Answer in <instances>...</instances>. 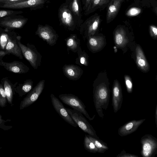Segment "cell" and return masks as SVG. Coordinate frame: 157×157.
Wrapping results in <instances>:
<instances>
[{"label": "cell", "instance_id": "cell-1", "mask_svg": "<svg viewBox=\"0 0 157 157\" xmlns=\"http://www.w3.org/2000/svg\"><path fill=\"white\" fill-rule=\"evenodd\" d=\"M106 75L99 74L93 84V99L96 112L100 117H104L103 110L107 109L109 101L110 90Z\"/></svg>", "mask_w": 157, "mask_h": 157}, {"label": "cell", "instance_id": "cell-2", "mask_svg": "<svg viewBox=\"0 0 157 157\" xmlns=\"http://www.w3.org/2000/svg\"><path fill=\"white\" fill-rule=\"evenodd\" d=\"M21 37L17 36V42L23 56L28 60L35 69H37L41 64L42 56L35 46L29 43L25 45L21 42Z\"/></svg>", "mask_w": 157, "mask_h": 157}, {"label": "cell", "instance_id": "cell-3", "mask_svg": "<svg viewBox=\"0 0 157 157\" xmlns=\"http://www.w3.org/2000/svg\"><path fill=\"white\" fill-rule=\"evenodd\" d=\"M66 109L73 120L82 130L88 135L99 139L93 127L81 112L74 109Z\"/></svg>", "mask_w": 157, "mask_h": 157}, {"label": "cell", "instance_id": "cell-4", "mask_svg": "<svg viewBox=\"0 0 157 157\" xmlns=\"http://www.w3.org/2000/svg\"><path fill=\"white\" fill-rule=\"evenodd\" d=\"M59 97L62 101L66 105L74 109L81 112L90 121L93 120L95 115L91 117L86 109V106L78 97L72 94H62Z\"/></svg>", "mask_w": 157, "mask_h": 157}, {"label": "cell", "instance_id": "cell-5", "mask_svg": "<svg viewBox=\"0 0 157 157\" xmlns=\"http://www.w3.org/2000/svg\"><path fill=\"white\" fill-rule=\"evenodd\" d=\"M28 19L19 14L12 15L0 19V27L6 30L20 29L25 25Z\"/></svg>", "mask_w": 157, "mask_h": 157}, {"label": "cell", "instance_id": "cell-6", "mask_svg": "<svg viewBox=\"0 0 157 157\" xmlns=\"http://www.w3.org/2000/svg\"><path fill=\"white\" fill-rule=\"evenodd\" d=\"M59 16L61 23L64 26L70 30L73 31L75 29L78 23L66 1L60 7Z\"/></svg>", "mask_w": 157, "mask_h": 157}, {"label": "cell", "instance_id": "cell-7", "mask_svg": "<svg viewBox=\"0 0 157 157\" xmlns=\"http://www.w3.org/2000/svg\"><path fill=\"white\" fill-rule=\"evenodd\" d=\"M141 154L144 157H153L157 153V139L151 135L146 134L140 140Z\"/></svg>", "mask_w": 157, "mask_h": 157}, {"label": "cell", "instance_id": "cell-8", "mask_svg": "<svg viewBox=\"0 0 157 157\" xmlns=\"http://www.w3.org/2000/svg\"><path fill=\"white\" fill-rule=\"evenodd\" d=\"M45 82V80H40L28 93L21 101L20 105V110L30 105L37 100L44 89Z\"/></svg>", "mask_w": 157, "mask_h": 157}, {"label": "cell", "instance_id": "cell-9", "mask_svg": "<svg viewBox=\"0 0 157 157\" xmlns=\"http://www.w3.org/2000/svg\"><path fill=\"white\" fill-rule=\"evenodd\" d=\"M7 41L4 51L5 54H11L22 59L23 56L18 44L17 33L12 30H7Z\"/></svg>", "mask_w": 157, "mask_h": 157}, {"label": "cell", "instance_id": "cell-10", "mask_svg": "<svg viewBox=\"0 0 157 157\" xmlns=\"http://www.w3.org/2000/svg\"><path fill=\"white\" fill-rule=\"evenodd\" d=\"M35 34L51 46L56 44L59 37L55 30L47 25H39Z\"/></svg>", "mask_w": 157, "mask_h": 157}, {"label": "cell", "instance_id": "cell-11", "mask_svg": "<svg viewBox=\"0 0 157 157\" xmlns=\"http://www.w3.org/2000/svg\"><path fill=\"white\" fill-rule=\"evenodd\" d=\"M100 19L99 16H95L87 19L80 26V32L83 38L93 36L97 31Z\"/></svg>", "mask_w": 157, "mask_h": 157}, {"label": "cell", "instance_id": "cell-12", "mask_svg": "<svg viewBox=\"0 0 157 157\" xmlns=\"http://www.w3.org/2000/svg\"><path fill=\"white\" fill-rule=\"evenodd\" d=\"M52 103L57 112L64 121L71 125L77 127L78 125L74 121L62 103L53 94H50Z\"/></svg>", "mask_w": 157, "mask_h": 157}, {"label": "cell", "instance_id": "cell-13", "mask_svg": "<svg viewBox=\"0 0 157 157\" xmlns=\"http://www.w3.org/2000/svg\"><path fill=\"white\" fill-rule=\"evenodd\" d=\"M123 97L121 85L117 80H115L112 89V105L114 113L117 112L121 109Z\"/></svg>", "mask_w": 157, "mask_h": 157}, {"label": "cell", "instance_id": "cell-14", "mask_svg": "<svg viewBox=\"0 0 157 157\" xmlns=\"http://www.w3.org/2000/svg\"><path fill=\"white\" fill-rule=\"evenodd\" d=\"M45 0H26L20 2L11 4H0V8L8 9H33L44 4Z\"/></svg>", "mask_w": 157, "mask_h": 157}, {"label": "cell", "instance_id": "cell-15", "mask_svg": "<svg viewBox=\"0 0 157 157\" xmlns=\"http://www.w3.org/2000/svg\"><path fill=\"white\" fill-rule=\"evenodd\" d=\"M0 65L3 66L7 70L16 73H25L29 70V67L22 62L17 61L8 63L4 62L1 59Z\"/></svg>", "mask_w": 157, "mask_h": 157}, {"label": "cell", "instance_id": "cell-16", "mask_svg": "<svg viewBox=\"0 0 157 157\" xmlns=\"http://www.w3.org/2000/svg\"><path fill=\"white\" fill-rule=\"evenodd\" d=\"M145 120L144 119L133 120L127 122L118 129L119 135L121 136H124L133 133L137 130Z\"/></svg>", "mask_w": 157, "mask_h": 157}, {"label": "cell", "instance_id": "cell-17", "mask_svg": "<svg viewBox=\"0 0 157 157\" xmlns=\"http://www.w3.org/2000/svg\"><path fill=\"white\" fill-rule=\"evenodd\" d=\"M64 75L69 79L77 80L82 76L83 71L79 66L74 64H65L63 68Z\"/></svg>", "mask_w": 157, "mask_h": 157}, {"label": "cell", "instance_id": "cell-18", "mask_svg": "<svg viewBox=\"0 0 157 157\" xmlns=\"http://www.w3.org/2000/svg\"><path fill=\"white\" fill-rule=\"evenodd\" d=\"M136 63L138 67L142 71L147 72L150 69L149 65L147 62L144 52L139 45L136 48Z\"/></svg>", "mask_w": 157, "mask_h": 157}, {"label": "cell", "instance_id": "cell-19", "mask_svg": "<svg viewBox=\"0 0 157 157\" xmlns=\"http://www.w3.org/2000/svg\"><path fill=\"white\" fill-rule=\"evenodd\" d=\"M87 40V47L92 52L99 51L104 45V38L102 36H93L89 37Z\"/></svg>", "mask_w": 157, "mask_h": 157}, {"label": "cell", "instance_id": "cell-20", "mask_svg": "<svg viewBox=\"0 0 157 157\" xmlns=\"http://www.w3.org/2000/svg\"><path fill=\"white\" fill-rule=\"evenodd\" d=\"M6 95L8 102L12 106L14 95L15 94L14 85L13 84L7 77L2 78L1 80Z\"/></svg>", "mask_w": 157, "mask_h": 157}, {"label": "cell", "instance_id": "cell-21", "mask_svg": "<svg viewBox=\"0 0 157 157\" xmlns=\"http://www.w3.org/2000/svg\"><path fill=\"white\" fill-rule=\"evenodd\" d=\"M33 81L31 79H26L23 83L16 82L14 84L15 92L18 94L19 97H22L33 88Z\"/></svg>", "mask_w": 157, "mask_h": 157}, {"label": "cell", "instance_id": "cell-22", "mask_svg": "<svg viewBox=\"0 0 157 157\" xmlns=\"http://www.w3.org/2000/svg\"><path fill=\"white\" fill-rule=\"evenodd\" d=\"M69 9L80 25L81 23V7L80 0H66Z\"/></svg>", "mask_w": 157, "mask_h": 157}, {"label": "cell", "instance_id": "cell-23", "mask_svg": "<svg viewBox=\"0 0 157 157\" xmlns=\"http://www.w3.org/2000/svg\"><path fill=\"white\" fill-rule=\"evenodd\" d=\"M68 51L76 53L80 47V40L75 34H71L65 39Z\"/></svg>", "mask_w": 157, "mask_h": 157}, {"label": "cell", "instance_id": "cell-24", "mask_svg": "<svg viewBox=\"0 0 157 157\" xmlns=\"http://www.w3.org/2000/svg\"><path fill=\"white\" fill-rule=\"evenodd\" d=\"M121 0H112L109 4L107 13V21H111L115 17L118 12Z\"/></svg>", "mask_w": 157, "mask_h": 157}, {"label": "cell", "instance_id": "cell-25", "mask_svg": "<svg viewBox=\"0 0 157 157\" xmlns=\"http://www.w3.org/2000/svg\"><path fill=\"white\" fill-rule=\"evenodd\" d=\"M114 42L116 45L118 47L123 48L128 42V40L124 30L122 28L117 29L114 35Z\"/></svg>", "mask_w": 157, "mask_h": 157}, {"label": "cell", "instance_id": "cell-26", "mask_svg": "<svg viewBox=\"0 0 157 157\" xmlns=\"http://www.w3.org/2000/svg\"><path fill=\"white\" fill-rule=\"evenodd\" d=\"M109 1V0H92L87 8L85 11V14L88 15L93 12L97 9L106 4Z\"/></svg>", "mask_w": 157, "mask_h": 157}, {"label": "cell", "instance_id": "cell-27", "mask_svg": "<svg viewBox=\"0 0 157 157\" xmlns=\"http://www.w3.org/2000/svg\"><path fill=\"white\" fill-rule=\"evenodd\" d=\"M77 53L78 57L75 59V63L81 66H87L89 64V56L87 53L84 50H82L81 47L78 49Z\"/></svg>", "mask_w": 157, "mask_h": 157}, {"label": "cell", "instance_id": "cell-28", "mask_svg": "<svg viewBox=\"0 0 157 157\" xmlns=\"http://www.w3.org/2000/svg\"><path fill=\"white\" fill-rule=\"evenodd\" d=\"M89 138L94 144L97 148L98 152L104 153L109 149L107 144L103 141L89 135H87Z\"/></svg>", "mask_w": 157, "mask_h": 157}, {"label": "cell", "instance_id": "cell-29", "mask_svg": "<svg viewBox=\"0 0 157 157\" xmlns=\"http://www.w3.org/2000/svg\"><path fill=\"white\" fill-rule=\"evenodd\" d=\"M83 144L85 149L89 152L92 153L98 152L97 148L94 144L85 135L84 138Z\"/></svg>", "mask_w": 157, "mask_h": 157}, {"label": "cell", "instance_id": "cell-30", "mask_svg": "<svg viewBox=\"0 0 157 157\" xmlns=\"http://www.w3.org/2000/svg\"><path fill=\"white\" fill-rule=\"evenodd\" d=\"M23 12L22 11H17L10 10H0V19L12 15L21 14Z\"/></svg>", "mask_w": 157, "mask_h": 157}, {"label": "cell", "instance_id": "cell-31", "mask_svg": "<svg viewBox=\"0 0 157 157\" xmlns=\"http://www.w3.org/2000/svg\"><path fill=\"white\" fill-rule=\"evenodd\" d=\"M7 101V98L4 87L2 83H0V106L2 108L5 107Z\"/></svg>", "mask_w": 157, "mask_h": 157}, {"label": "cell", "instance_id": "cell-32", "mask_svg": "<svg viewBox=\"0 0 157 157\" xmlns=\"http://www.w3.org/2000/svg\"><path fill=\"white\" fill-rule=\"evenodd\" d=\"M124 81L127 90L129 93H132L133 90V83L132 79L128 75H125L124 76Z\"/></svg>", "mask_w": 157, "mask_h": 157}, {"label": "cell", "instance_id": "cell-33", "mask_svg": "<svg viewBox=\"0 0 157 157\" xmlns=\"http://www.w3.org/2000/svg\"><path fill=\"white\" fill-rule=\"evenodd\" d=\"M141 12V10L138 8L132 7L129 9L126 13L128 16H134L138 15Z\"/></svg>", "mask_w": 157, "mask_h": 157}, {"label": "cell", "instance_id": "cell-34", "mask_svg": "<svg viewBox=\"0 0 157 157\" xmlns=\"http://www.w3.org/2000/svg\"><path fill=\"white\" fill-rule=\"evenodd\" d=\"M11 120H4L2 119V116L0 114V128L4 130H7L12 128V126H6L5 123L8 121H10Z\"/></svg>", "mask_w": 157, "mask_h": 157}, {"label": "cell", "instance_id": "cell-35", "mask_svg": "<svg viewBox=\"0 0 157 157\" xmlns=\"http://www.w3.org/2000/svg\"><path fill=\"white\" fill-rule=\"evenodd\" d=\"M149 33L151 36L154 39L157 38V28L153 25L149 26Z\"/></svg>", "mask_w": 157, "mask_h": 157}, {"label": "cell", "instance_id": "cell-36", "mask_svg": "<svg viewBox=\"0 0 157 157\" xmlns=\"http://www.w3.org/2000/svg\"><path fill=\"white\" fill-rule=\"evenodd\" d=\"M117 157H138V156L129 153H127L124 150H123L121 152L117 155Z\"/></svg>", "mask_w": 157, "mask_h": 157}, {"label": "cell", "instance_id": "cell-37", "mask_svg": "<svg viewBox=\"0 0 157 157\" xmlns=\"http://www.w3.org/2000/svg\"><path fill=\"white\" fill-rule=\"evenodd\" d=\"M26 0H0V4H11L22 2Z\"/></svg>", "mask_w": 157, "mask_h": 157}, {"label": "cell", "instance_id": "cell-38", "mask_svg": "<svg viewBox=\"0 0 157 157\" xmlns=\"http://www.w3.org/2000/svg\"><path fill=\"white\" fill-rule=\"evenodd\" d=\"M91 0H85V2L83 9L85 11L88 7L91 2Z\"/></svg>", "mask_w": 157, "mask_h": 157}, {"label": "cell", "instance_id": "cell-39", "mask_svg": "<svg viewBox=\"0 0 157 157\" xmlns=\"http://www.w3.org/2000/svg\"><path fill=\"white\" fill-rule=\"evenodd\" d=\"M155 122L156 126L157 125V105H156L155 108Z\"/></svg>", "mask_w": 157, "mask_h": 157}, {"label": "cell", "instance_id": "cell-40", "mask_svg": "<svg viewBox=\"0 0 157 157\" xmlns=\"http://www.w3.org/2000/svg\"><path fill=\"white\" fill-rule=\"evenodd\" d=\"M4 29L0 27V37L2 32L4 31Z\"/></svg>", "mask_w": 157, "mask_h": 157}, {"label": "cell", "instance_id": "cell-41", "mask_svg": "<svg viewBox=\"0 0 157 157\" xmlns=\"http://www.w3.org/2000/svg\"><path fill=\"white\" fill-rule=\"evenodd\" d=\"M92 0H91V1H92Z\"/></svg>", "mask_w": 157, "mask_h": 157}, {"label": "cell", "instance_id": "cell-42", "mask_svg": "<svg viewBox=\"0 0 157 157\" xmlns=\"http://www.w3.org/2000/svg\"><path fill=\"white\" fill-rule=\"evenodd\" d=\"M1 148V147H0V148Z\"/></svg>", "mask_w": 157, "mask_h": 157}]
</instances>
